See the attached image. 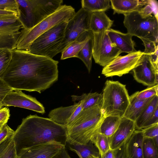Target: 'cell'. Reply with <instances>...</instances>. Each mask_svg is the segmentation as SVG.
<instances>
[{"mask_svg": "<svg viewBox=\"0 0 158 158\" xmlns=\"http://www.w3.org/2000/svg\"><path fill=\"white\" fill-rule=\"evenodd\" d=\"M59 62L53 59L11 50V57L0 77L14 90L36 91L40 94L58 80Z\"/></svg>", "mask_w": 158, "mask_h": 158, "instance_id": "6da1fadb", "label": "cell"}, {"mask_svg": "<svg viewBox=\"0 0 158 158\" xmlns=\"http://www.w3.org/2000/svg\"><path fill=\"white\" fill-rule=\"evenodd\" d=\"M12 138L19 157L32 146L50 142L65 146L67 129L49 118L30 115L23 119Z\"/></svg>", "mask_w": 158, "mask_h": 158, "instance_id": "7a4b0ae2", "label": "cell"}, {"mask_svg": "<svg viewBox=\"0 0 158 158\" xmlns=\"http://www.w3.org/2000/svg\"><path fill=\"white\" fill-rule=\"evenodd\" d=\"M100 106H95L82 110L67 128V143L84 144L99 132L103 118Z\"/></svg>", "mask_w": 158, "mask_h": 158, "instance_id": "3957f363", "label": "cell"}, {"mask_svg": "<svg viewBox=\"0 0 158 158\" xmlns=\"http://www.w3.org/2000/svg\"><path fill=\"white\" fill-rule=\"evenodd\" d=\"M20 13L19 18L24 28L30 29L54 13L62 5V0H16Z\"/></svg>", "mask_w": 158, "mask_h": 158, "instance_id": "277c9868", "label": "cell"}, {"mask_svg": "<svg viewBox=\"0 0 158 158\" xmlns=\"http://www.w3.org/2000/svg\"><path fill=\"white\" fill-rule=\"evenodd\" d=\"M102 95L100 109L103 117H123L130 104V96L126 85L118 81L107 80Z\"/></svg>", "mask_w": 158, "mask_h": 158, "instance_id": "5b68a950", "label": "cell"}, {"mask_svg": "<svg viewBox=\"0 0 158 158\" xmlns=\"http://www.w3.org/2000/svg\"><path fill=\"white\" fill-rule=\"evenodd\" d=\"M75 13L72 6L62 5L35 27L29 29H22L16 49L28 51L31 44L40 35L60 23L69 21Z\"/></svg>", "mask_w": 158, "mask_h": 158, "instance_id": "8992f818", "label": "cell"}, {"mask_svg": "<svg viewBox=\"0 0 158 158\" xmlns=\"http://www.w3.org/2000/svg\"><path fill=\"white\" fill-rule=\"evenodd\" d=\"M124 15L123 23L127 33L141 40L158 43V19L153 15H143L139 11Z\"/></svg>", "mask_w": 158, "mask_h": 158, "instance_id": "52a82bcc", "label": "cell"}, {"mask_svg": "<svg viewBox=\"0 0 158 158\" xmlns=\"http://www.w3.org/2000/svg\"><path fill=\"white\" fill-rule=\"evenodd\" d=\"M68 22L60 23L40 35L33 41L27 51L52 59L58 54Z\"/></svg>", "mask_w": 158, "mask_h": 158, "instance_id": "ba28073f", "label": "cell"}, {"mask_svg": "<svg viewBox=\"0 0 158 158\" xmlns=\"http://www.w3.org/2000/svg\"><path fill=\"white\" fill-rule=\"evenodd\" d=\"M93 34V57L95 63L104 67L122 52L111 41L107 31Z\"/></svg>", "mask_w": 158, "mask_h": 158, "instance_id": "9c48e42d", "label": "cell"}, {"mask_svg": "<svg viewBox=\"0 0 158 158\" xmlns=\"http://www.w3.org/2000/svg\"><path fill=\"white\" fill-rule=\"evenodd\" d=\"M91 13L81 8L68 21L65 28L63 39L58 50V53L61 52L81 35L89 30Z\"/></svg>", "mask_w": 158, "mask_h": 158, "instance_id": "30bf717a", "label": "cell"}, {"mask_svg": "<svg viewBox=\"0 0 158 158\" xmlns=\"http://www.w3.org/2000/svg\"><path fill=\"white\" fill-rule=\"evenodd\" d=\"M139 50L124 56H118L104 67L102 73L106 77H121L132 70L143 55Z\"/></svg>", "mask_w": 158, "mask_h": 158, "instance_id": "8fae6325", "label": "cell"}, {"mask_svg": "<svg viewBox=\"0 0 158 158\" xmlns=\"http://www.w3.org/2000/svg\"><path fill=\"white\" fill-rule=\"evenodd\" d=\"M24 27L19 18L0 21V48L16 49Z\"/></svg>", "mask_w": 158, "mask_h": 158, "instance_id": "7c38bea8", "label": "cell"}, {"mask_svg": "<svg viewBox=\"0 0 158 158\" xmlns=\"http://www.w3.org/2000/svg\"><path fill=\"white\" fill-rule=\"evenodd\" d=\"M132 71L135 79L139 83L148 87L158 84V68L148 55L143 53Z\"/></svg>", "mask_w": 158, "mask_h": 158, "instance_id": "4fadbf2b", "label": "cell"}, {"mask_svg": "<svg viewBox=\"0 0 158 158\" xmlns=\"http://www.w3.org/2000/svg\"><path fill=\"white\" fill-rule=\"evenodd\" d=\"M4 106H14L24 108L43 114L45 112L43 105L36 99L23 93L22 90H15L9 92L3 99L1 104Z\"/></svg>", "mask_w": 158, "mask_h": 158, "instance_id": "5bb4252c", "label": "cell"}, {"mask_svg": "<svg viewBox=\"0 0 158 158\" xmlns=\"http://www.w3.org/2000/svg\"><path fill=\"white\" fill-rule=\"evenodd\" d=\"M83 102V101H80L71 106L54 109L49 112V118L56 123L67 127L82 110Z\"/></svg>", "mask_w": 158, "mask_h": 158, "instance_id": "9a60e30c", "label": "cell"}, {"mask_svg": "<svg viewBox=\"0 0 158 158\" xmlns=\"http://www.w3.org/2000/svg\"><path fill=\"white\" fill-rule=\"evenodd\" d=\"M135 130L134 121L124 117L121 118L118 128L109 137L110 149L115 150L126 143Z\"/></svg>", "mask_w": 158, "mask_h": 158, "instance_id": "2e32d148", "label": "cell"}, {"mask_svg": "<svg viewBox=\"0 0 158 158\" xmlns=\"http://www.w3.org/2000/svg\"><path fill=\"white\" fill-rule=\"evenodd\" d=\"M65 146L55 141L38 144L26 150L18 158H52Z\"/></svg>", "mask_w": 158, "mask_h": 158, "instance_id": "e0dca14e", "label": "cell"}, {"mask_svg": "<svg viewBox=\"0 0 158 158\" xmlns=\"http://www.w3.org/2000/svg\"><path fill=\"white\" fill-rule=\"evenodd\" d=\"M107 34L112 42L122 52L130 53L137 51L135 48V43L130 34L110 28Z\"/></svg>", "mask_w": 158, "mask_h": 158, "instance_id": "ac0fdd59", "label": "cell"}, {"mask_svg": "<svg viewBox=\"0 0 158 158\" xmlns=\"http://www.w3.org/2000/svg\"><path fill=\"white\" fill-rule=\"evenodd\" d=\"M144 138L141 130L134 131L125 143V158H143L142 144Z\"/></svg>", "mask_w": 158, "mask_h": 158, "instance_id": "d6986e66", "label": "cell"}, {"mask_svg": "<svg viewBox=\"0 0 158 158\" xmlns=\"http://www.w3.org/2000/svg\"><path fill=\"white\" fill-rule=\"evenodd\" d=\"M113 14L129 13L139 11L147 3V0H110Z\"/></svg>", "mask_w": 158, "mask_h": 158, "instance_id": "ffe728a7", "label": "cell"}, {"mask_svg": "<svg viewBox=\"0 0 158 158\" xmlns=\"http://www.w3.org/2000/svg\"><path fill=\"white\" fill-rule=\"evenodd\" d=\"M113 22L104 11L91 12L89 29L93 33L107 31L111 28Z\"/></svg>", "mask_w": 158, "mask_h": 158, "instance_id": "44dd1931", "label": "cell"}, {"mask_svg": "<svg viewBox=\"0 0 158 158\" xmlns=\"http://www.w3.org/2000/svg\"><path fill=\"white\" fill-rule=\"evenodd\" d=\"M91 31H86L81 35L68 45L61 52V60L77 57L79 52L86 43L91 35Z\"/></svg>", "mask_w": 158, "mask_h": 158, "instance_id": "7402d4cb", "label": "cell"}, {"mask_svg": "<svg viewBox=\"0 0 158 158\" xmlns=\"http://www.w3.org/2000/svg\"><path fill=\"white\" fill-rule=\"evenodd\" d=\"M153 97L145 100H141L136 98L133 94L130 96V104L123 117L135 122Z\"/></svg>", "mask_w": 158, "mask_h": 158, "instance_id": "603a6c76", "label": "cell"}, {"mask_svg": "<svg viewBox=\"0 0 158 158\" xmlns=\"http://www.w3.org/2000/svg\"><path fill=\"white\" fill-rule=\"evenodd\" d=\"M158 107V96L154 97L135 121V130H141Z\"/></svg>", "mask_w": 158, "mask_h": 158, "instance_id": "cb8c5ba5", "label": "cell"}, {"mask_svg": "<svg viewBox=\"0 0 158 158\" xmlns=\"http://www.w3.org/2000/svg\"><path fill=\"white\" fill-rule=\"evenodd\" d=\"M69 149L76 153L79 158H87L90 155L100 157L99 151L91 140L84 144H68Z\"/></svg>", "mask_w": 158, "mask_h": 158, "instance_id": "d4e9b609", "label": "cell"}, {"mask_svg": "<svg viewBox=\"0 0 158 158\" xmlns=\"http://www.w3.org/2000/svg\"><path fill=\"white\" fill-rule=\"evenodd\" d=\"M71 97L73 101H84L82 110H84L95 106H101L102 99V94L98 92L85 93L80 96L73 95Z\"/></svg>", "mask_w": 158, "mask_h": 158, "instance_id": "484cf974", "label": "cell"}, {"mask_svg": "<svg viewBox=\"0 0 158 158\" xmlns=\"http://www.w3.org/2000/svg\"><path fill=\"white\" fill-rule=\"evenodd\" d=\"M121 118L118 116L113 115L103 117L100 126L99 132L107 137H110L118 128Z\"/></svg>", "mask_w": 158, "mask_h": 158, "instance_id": "4316f807", "label": "cell"}, {"mask_svg": "<svg viewBox=\"0 0 158 158\" xmlns=\"http://www.w3.org/2000/svg\"><path fill=\"white\" fill-rule=\"evenodd\" d=\"M94 45V34L91 35L85 45L78 53L77 57L81 59L86 66L89 73L92 67Z\"/></svg>", "mask_w": 158, "mask_h": 158, "instance_id": "83f0119b", "label": "cell"}, {"mask_svg": "<svg viewBox=\"0 0 158 158\" xmlns=\"http://www.w3.org/2000/svg\"><path fill=\"white\" fill-rule=\"evenodd\" d=\"M81 8L90 12H105L111 7L109 0H82Z\"/></svg>", "mask_w": 158, "mask_h": 158, "instance_id": "f1b7e54d", "label": "cell"}, {"mask_svg": "<svg viewBox=\"0 0 158 158\" xmlns=\"http://www.w3.org/2000/svg\"><path fill=\"white\" fill-rule=\"evenodd\" d=\"M90 140L97 148L100 156L110 149L109 137L99 132L95 134Z\"/></svg>", "mask_w": 158, "mask_h": 158, "instance_id": "f546056e", "label": "cell"}, {"mask_svg": "<svg viewBox=\"0 0 158 158\" xmlns=\"http://www.w3.org/2000/svg\"><path fill=\"white\" fill-rule=\"evenodd\" d=\"M0 158H18L12 136L0 144Z\"/></svg>", "mask_w": 158, "mask_h": 158, "instance_id": "4dcf8cb0", "label": "cell"}, {"mask_svg": "<svg viewBox=\"0 0 158 158\" xmlns=\"http://www.w3.org/2000/svg\"><path fill=\"white\" fill-rule=\"evenodd\" d=\"M142 152L143 158H158V146L153 139L144 138Z\"/></svg>", "mask_w": 158, "mask_h": 158, "instance_id": "1f68e13d", "label": "cell"}, {"mask_svg": "<svg viewBox=\"0 0 158 158\" xmlns=\"http://www.w3.org/2000/svg\"><path fill=\"white\" fill-rule=\"evenodd\" d=\"M158 85L148 87L147 89L140 91L137 92L133 95L137 98L145 100L158 96Z\"/></svg>", "mask_w": 158, "mask_h": 158, "instance_id": "d6a6232c", "label": "cell"}, {"mask_svg": "<svg viewBox=\"0 0 158 158\" xmlns=\"http://www.w3.org/2000/svg\"><path fill=\"white\" fill-rule=\"evenodd\" d=\"M11 57V50L0 48V77L6 70Z\"/></svg>", "mask_w": 158, "mask_h": 158, "instance_id": "836d02e7", "label": "cell"}, {"mask_svg": "<svg viewBox=\"0 0 158 158\" xmlns=\"http://www.w3.org/2000/svg\"><path fill=\"white\" fill-rule=\"evenodd\" d=\"M139 11L143 15H153L158 17V2L155 0H147V3L140 9Z\"/></svg>", "mask_w": 158, "mask_h": 158, "instance_id": "e575fe53", "label": "cell"}, {"mask_svg": "<svg viewBox=\"0 0 158 158\" xmlns=\"http://www.w3.org/2000/svg\"><path fill=\"white\" fill-rule=\"evenodd\" d=\"M0 10L10 11L16 13L19 18L20 13L16 0H0Z\"/></svg>", "mask_w": 158, "mask_h": 158, "instance_id": "d590c367", "label": "cell"}, {"mask_svg": "<svg viewBox=\"0 0 158 158\" xmlns=\"http://www.w3.org/2000/svg\"><path fill=\"white\" fill-rule=\"evenodd\" d=\"M142 40L145 48L144 51L143 52L144 54L151 55L158 52V43L146 40Z\"/></svg>", "mask_w": 158, "mask_h": 158, "instance_id": "8d00e7d4", "label": "cell"}, {"mask_svg": "<svg viewBox=\"0 0 158 158\" xmlns=\"http://www.w3.org/2000/svg\"><path fill=\"white\" fill-rule=\"evenodd\" d=\"M144 137L153 139L158 136V123L141 130Z\"/></svg>", "mask_w": 158, "mask_h": 158, "instance_id": "74e56055", "label": "cell"}, {"mask_svg": "<svg viewBox=\"0 0 158 158\" xmlns=\"http://www.w3.org/2000/svg\"><path fill=\"white\" fill-rule=\"evenodd\" d=\"M15 132L7 124L0 128V144L4 141L11 137Z\"/></svg>", "mask_w": 158, "mask_h": 158, "instance_id": "f35d334b", "label": "cell"}, {"mask_svg": "<svg viewBox=\"0 0 158 158\" xmlns=\"http://www.w3.org/2000/svg\"><path fill=\"white\" fill-rule=\"evenodd\" d=\"M14 90L0 78V109L2 108V102L6 96L10 92Z\"/></svg>", "mask_w": 158, "mask_h": 158, "instance_id": "ab89813d", "label": "cell"}, {"mask_svg": "<svg viewBox=\"0 0 158 158\" xmlns=\"http://www.w3.org/2000/svg\"><path fill=\"white\" fill-rule=\"evenodd\" d=\"M10 116V110L6 107L0 109V128L7 123Z\"/></svg>", "mask_w": 158, "mask_h": 158, "instance_id": "60d3db41", "label": "cell"}, {"mask_svg": "<svg viewBox=\"0 0 158 158\" xmlns=\"http://www.w3.org/2000/svg\"><path fill=\"white\" fill-rule=\"evenodd\" d=\"M19 18L17 14L12 11L0 10V21Z\"/></svg>", "mask_w": 158, "mask_h": 158, "instance_id": "b9f144b4", "label": "cell"}, {"mask_svg": "<svg viewBox=\"0 0 158 158\" xmlns=\"http://www.w3.org/2000/svg\"><path fill=\"white\" fill-rule=\"evenodd\" d=\"M158 123V107L148 121L144 125L143 129L156 123Z\"/></svg>", "mask_w": 158, "mask_h": 158, "instance_id": "7bdbcfd3", "label": "cell"}, {"mask_svg": "<svg viewBox=\"0 0 158 158\" xmlns=\"http://www.w3.org/2000/svg\"><path fill=\"white\" fill-rule=\"evenodd\" d=\"M125 143L118 148L114 150V158H125Z\"/></svg>", "mask_w": 158, "mask_h": 158, "instance_id": "ee69618b", "label": "cell"}, {"mask_svg": "<svg viewBox=\"0 0 158 158\" xmlns=\"http://www.w3.org/2000/svg\"><path fill=\"white\" fill-rule=\"evenodd\" d=\"M52 158H71V157L69 154L65 146Z\"/></svg>", "mask_w": 158, "mask_h": 158, "instance_id": "f6af8a7d", "label": "cell"}, {"mask_svg": "<svg viewBox=\"0 0 158 158\" xmlns=\"http://www.w3.org/2000/svg\"><path fill=\"white\" fill-rule=\"evenodd\" d=\"M100 158H114V150L110 149Z\"/></svg>", "mask_w": 158, "mask_h": 158, "instance_id": "bcb514c9", "label": "cell"}, {"mask_svg": "<svg viewBox=\"0 0 158 158\" xmlns=\"http://www.w3.org/2000/svg\"><path fill=\"white\" fill-rule=\"evenodd\" d=\"M87 158H100V157L93 155H90L88 156Z\"/></svg>", "mask_w": 158, "mask_h": 158, "instance_id": "7dc6e473", "label": "cell"}]
</instances>
